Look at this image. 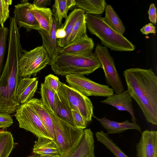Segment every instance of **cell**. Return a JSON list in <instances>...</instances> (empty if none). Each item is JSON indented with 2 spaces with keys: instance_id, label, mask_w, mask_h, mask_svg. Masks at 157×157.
Returning a JSON list of instances; mask_svg holds the SVG:
<instances>
[{
  "instance_id": "obj_20",
  "label": "cell",
  "mask_w": 157,
  "mask_h": 157,
  "mask_svg": "<svg viewBox=\"0 0 157 157\" xmlns=\"http://www.w3.org/2000/svg\"><path fill=\"white\" fill-rule=\"evenodd\" d=\"M34 154L44 156H60L58 146L53 140L38 137L35 142L33 148Z\"/></svg>"
},
{
  "instance_id": "obj_39",
  "label": "cell",
  "mask_w": 157,
  "mask_h": 157,
  "mask_svg": "<svg viewBox=\"0 0 157 157\" xmlns=\"http://www.w3.org/2000/svg\"><path fill=\"white\" fill-rule=\"evenodd\" d=\"M56 35L57 39H63L66 37V33L64 30L60 27L57 29Z\"/></svg>"
},
{
  "instance_id": "obj_7",
  "label": "cell",
  "mask_w": 157,
  "mask_h": 157,
  "mask_svg": "<svg viewBox=\"0 0 157 157\" xmlns=\"http://www.w3.org/2000/svg\"><path fill=\"white\" fill-rule=\"evenodd\" d=\"M15 113L14 116L18 121L20 128L31 132L37 137L53 140L34 110L27 102L21 104Z\"/></svg>"
},
{
  "instance_id": "obj_27",
  "label": "cell",
  "mask_w": 157,
  "mask_h": 157,
  "mask_svg": "<svg viewBox=\"0 0 157 157\" xmlns=\"http://www.w3.org/2000/svg\"><path fill=\"white\" fill-rule=\"evenodd\" d=\"M105 11L104 18L106 22L116 31L123 35L125 30V27L113 8L110 5H107Z\"/></svg>"
},
{
  "instance_id": "obj_5",
  "label": "cell",
  "mask_w": 157,
  "mask_h": 157,
  "mask_svg": "<svg viewBox=\"0 0 157 157\" xmlns=\"http://www.w3.org/2000/svg\"><path fill=\"white\" fill-rule=\"evenodd\" d=\"M46 109L52 119L55 141L60 157H69L81 142L83 129L76 128L59 117L54 112Z\"/></svg>"
},
{
  "instance_id": "obj_18",
  "label": "cell",
  "mask_w": 157,
  "mask_h": 157,
  "mask_svg": "<svg viewBox=\"0 0 157 157\" xmlns=\"http://www.w3.org/2000/svg\"><path fill=\"white\" fill-rule=\"evenodd\" d=\"M94 47L93 39L88 36L63 48L59 47L57 51L62 54H82L92 52Z\"/></svg>"
},
{
  "instance_id": "obj_19",
  "label": "cell",
  "mask_w": 157,
  "mask_h": 157,
  "mask_svg": "<svg viewBox=\"0 0 157 157\" xmlns=\"http://www.w3.org/2000/svg\"><path fill=\"white\" fill-rule=\"evenodd\" d=\"M60 27L53 17L52 26L49 33L42 29L37 30L42 38V45L51 58L56 52L59 47L56 33L57 29Z\"/></svg>"
},
{
  "instance_id": "obj_26",
  "label": "cell",
  "mask_w": 157,
  "mask_h": 157,
  "mask_svg": "<svg viewBox=\"0 0 157 157\" xmlns=\"http://www.w3.org/2000/svg\"><path fill=\"white\" fill-rule=\"evenodd\" d=\"M85 14L82 15L76 22L67 39L66 45L88 37Z\"/></svg>"
},
{
  "instance_id": "obj_38",
  "label": "cell",
  "mask_w": 157,
  "mask_h": 157,
  "mask_svg": "<svg viewBox=\"0 0 157 157\" xmlns=\"http://www.w3.org/2000/svg\"><path fill=\"white\" fill-rule=\"evenodd\" d=\"M51 1V0H35L33 4L39 7L45 8L50 4Z\"/></svg>"
},
{
  "instance_id": "obj_41",
  "label": "cell",
  "mask_w": 157,
  "mask_h": 157,
  "mask_svg": "<svg viewBox=\"0 0 157 157\" xmlns=\"http://www.w3.org/2000/svg\"></svg>"
},
{
  "instance_id": "obj_31",
  "label": "cell",
  "mask_w": 157,
  "mask_h": 157,
  "mask_svg": "<svg viewBox=\"0 0 157 157\" xmlns=\"http://www.w3.org/2000/svg\"><path fill=\"white\" fill-rule=\"evenodd\" d=\"M9 29L4 26L0 27V76L3 69L4 58L6 50V43Z\"/></svg>"
},
{
  "instance_id": "obj_4",
  "label": "cell",
  "mask_w": 157,
  "mask_h": 157,
  "mask_svg": "<svg viewBox=\"0 0 157 157\" xmlns=\"http://www.w3.org/2000/svg\"><path fill=\"white\" fill-rule=\"evenodd\" d=\"M86 27L106 48L112 50L131 52L135 46L123 35L116 31L100 15L85 13Z\"/></svg>"
},
{
  "instance_id": "obj_15",
  "label": "cell",
  "mask_w": 157,
  "mask_h": 157,
  "mask_svg": "<svg viewBox=\"0 0 157 157\" xmlns=\"http://www.w3.org/2000/svg\"><path fill=\"white\" fill-rule=\"evenodd\" d=\"M27 102L33 108L41 120L47 132L50 137L56 142L52 119L41 100L34 98Z\"/></svg>"
},
{
  "instance_id": "obj_36",
  "label": "cell",
  "mask_w": 157,
  "mask_h": 157,
  "mask_svg": "<svg viewBox=\"0 0 157 157\" xmlns=\"http://www.w3.org/2000/svg\"><path fill=\"white\" fill-rule=\"evenodd\" d=\"M148 13L149 20L152 23L155 25L157 21L156 8L154 3L151 4Z\"/></svg>"
},
{
  "instance_id": "obj_21",
  "label": "cell",
  "mask_w": 157,
  "mask_h": 157,
  "mask_svg": "<svg viewBox=\"0 0 157 157\" xmlns=\"http://www.w3.org/2000/svg\"><path fill=\"white\" fill-rule=\"evenodd\" d=\"M30 8L41 29L49 33L53 23V14L51 9L39 7L33 4H31Z\"/></svg>"
},
{
  "instance_id": "obj_1",
  "label": "cell",
  "mask_w": 157,
  "mask_h": 157,
  "mask_svg": "<svg viewBox=\"0 0 157 157\" xmlns=\"http://www.w3.org/2000/svg\"><path fill=\"white\" fill-rule=\"evenodd\" d=\"M123 75L127 90L137 103L147 122L157 125V77L151 68H132Z\"/></svg>"
},
{
  "instance_id": "obj_24",
  "label": "cell",
  "mask_w": 157,
  "mask_h": 157,
  "mask_svg": "<svg viewBox=\"0 0 157 157\" xmlns=\"http://www.w3.org/2000/svg\"><path fill=\"white\" fill-rule=\"evenodd\" d=\"M85 14L81 9L76 8L73 10L67 16L60 27L63 28L66 33V37L63 39H57L59 47L63 48L66 45L67 39L71 33L74 25L77 20L82 15Z\"/></svg>"
},
{
  "instance_id": "obj_35",
  "label": "cell",
  "mask_w": 157,
  "mask_h": 157,
  "mask_svg": "<svg viewBox=\"0 0 157 157\" xmlns=\"http://www.w3.org/2000/svg\"><path fill=\"white\" fill-rule=\"evenodd\" d=\"M13 123V119L10 114L0 113V128H6Z\"/></svg>"
},
{
  "instance_id": "obj_13",
  "label": "cell",
  "mask_w": 157,
  "mask_h": 157,
  "mask_svg": "<svg viewBox=\"0 0 157 157\" xmlns=\"http://www.w3.org/2000/svg\"><path fill=\"white\" fill-rule=\"evenodd\" d=\"M132 98L128 90H124L121 93L117 94L107 97L101 101L103 104L110 105L120 111H126L131 116L132 122H136L137 120L132 104Z\"/></svg>"
},
{
  "instance_id": "obj_14",
  "label": "cell",
  "mask_w": 157,
  "mask_h": 157,
  "mask_svg": "<svg viewBox=\"0 0 157 157\" xmlns=\"http://www.w3.org/2000/svg\"><path fill=\"white\" fill-rule=\"evenodd\" d=\"M38 82L36 77L20 78L16 88V95L20 105L32 98L37 90Z\"/></svg>"
},
{
  "instance_id": "obj_33",
  "label": "cell",
  "mask_w": 157,
  "mask_h": 157,
  "mask_svg": "<svg viewBox=\"0 0 157 157\" xmlns=\"http://www.w3.org/2000/svg\"><path fill=\"white\" fill-rule=\"evenodd\" d=\"M61 83V82L57 76L50 74L45 76L43 83L55 94H56L58 92Z\"/></svg>"
},
{
  "instance_id": "obj_3",
  "label": "cell",
  "mask_w": 157,
  "mask_h": 157,
  "mask_svg": "<svg viewBox=\"0 0 157 157\" xmlns=\"http://www.w3.org/2000/svg\"><path fill=\"white\" fill-rule=\"evenodd\" d=\"M50 65L55 73L65 76L71 75H88L102 68L99 60L92 52L71 54H62L57 51L51 58Z\"/></svg>"
},
{
  "instance_id": "obj_29",
  "label": "cell",
  "mask_w": 157,
  "mask_h": 157,
  "mask_svg": "<svg viewBox=\"0 0 157 157\" xmlns=\"http://www.w3.org/2000/svg\"><path fill=\"white\" fill-rule=\"evenodd\" d=\"M97 140L104 145L116 157H128L113 142L108 135L102 131L95 133Z\"/></svg>"
},
{
  "instance_id": "obj_32",
  "label": "cell",
  "mask_w": 157,
  "mask_h": 157,
  "mask_svg": "<svg viewBox=\"0 0 157 157\" xmlns=\"http://www.w3.org/2000/svg\"><path fill=\"white\" fill-rule=\"evenodd\" d=\"M11 0H0V27L4 24L10 16L9 6L12 4Z\"/></svg>"
},
{
  "instance_id": "obj_9",
  "label": "cell",
  "mask_w": 157,
  "mask_h": 157,
  "mask_svg": "<svg viewBox=\"0 0 157 157\" xmlns=\"http://www.w3.org/2000/svg\"><path fill=\"white\" fill-rule=\"evenodd\" d=\"M65 78L70 86L86 96L108 97L114 94L113 89L109 86L96 83L84 75H71Z\"/></svg>"
},
{
  "instance_id": "obj_25",
  "label": "cell",
  "mask_w": 157,
  "mask_h": 157,
  "mask_svg": "<svg viewBox=\"0 0 157 157\" xmlns=\"http://www.w3.org/2000/svg\"><path fill=\"white\" fill-rule=\"evenodd\" d=\"M78 8L86 13L100 15L104 12L107 3L105 0H76Z\"/></svg>"
},
{
  "instance_id": "obj_6",
  "label": "cell",
  "mask_w": 157,
  "mask_h": 157,
  "mask_svg": "<svg viewBox=\"0 0 157 157\" xmlns=\"http://www.w3.org/2000/svg\"><path fill=\"white\" fill-rule=\"evenodd\" d=\"M51 58L43 46L29 51L24 50L18 63V69L21 78L35 76L47 65H51Z\"/></svg>"
},
{
  "instance_id": "obj_2",
  "label": "cell",
  "mask_w": 157,
  "mask_h": 157,
  "mask_svg": "<svg viewBox=\"0 0 157 157\" xmlns=\"http://www.w3.org/2000/svg\"><path fill=\"white\" fill-rule=\"evenodd\" d=\"M8 42L6 59L0 76V113L10 114L14 113L21 105L17 101L16 93L21 78L18 63L24 50L19 35L10 34Z\"/></svg>"
},
{
  "instance_id": "obj_8",
  "label": "cell",
  "mask_w": 157,
  "mask_h": 157,
  "mask_svg": "<svg viewBox=\"0 0 157 157\" xmlns=\"http://www.w3.org/2000/svg\"><path fill=\"white\" fill-rule=\"evenodd\" d=\"M94 53L99 60L105 75L106 83L117 94L124 90L123 84L116 70L114 59L107 48L98 44Z\"/></svg>"
},
{
  "instance_id": "obj_40",
  "label": "cell",
  "mask_w": 157,
  "mask_h": 157,
  "mask_svg": "<svg viewBox=\"0 0 157 157\" xmlns=\"http://www.w3.org/2000/svg\"><path fill=\"white\" fill-rule=\"evenodd\" d=\"M58 156H42V155H39V154H34L33 155H29L26 157H56Z\"/></svg>"
},
{
  "instance_id": "obj_30",
  "label": "cell",
  "mask_w": 157,
  "mask_h": 157,
  "mask_svg": "<svg viewBox=\"0 0 157 157\" xmlns=\"http://www.w3.org/2000/svg\"><path fill=\"white\" fill-rule=\"evenodd\" d=\"M40 93L41 100L44 107L54 113L55 93L43 83L41 84Z\"/></svg>"
},
{
  "instance_id": "obj_37",
  "label": "cell",
  "mask_w": 157,
  "mask_h": 157,
  "mask_svg": "<svg viewBox=\"0 0 157 157\" xmlns=\"http://www.w3.org/2000/svg\"><path fill=\"white\" fill-rule=\"evenodd\" d=\"M140 30L142 34L145 35L150 33L155 34L156 33L155 27L152 23H149L145 25Z\"/></svg>"
},
{
  "instance_id": "obj_11",
  "label": "cell",
  "mask_w": 157,
  "mask_h": 157,
  "mask_svg": "<svg viewBox=\"0 0 157 157\" xmlns=\"http://www.w3.org/2000/svg\"><path fill=\"white\" fill-rule=\"evenodd\" d=\"M31 4L28 1H22L15 5L13 11V17L19 28H25L27 32L41 29L30 10Z\"/></svg>"
},
{
  "instance_id": "obj_28",
  "label": "cell",
  "mask_w": 157,
  "mask_h": 157,
  "mask_svg": "<svg viewBox=\"0 0 157 157\" xmlns=\"http://www.w3.org/2000/svg\"><path fill=\"white\" fill-rule=\"evenodd\" d=\"M17 144L10 132H0V157H8Z\"/></svg>"
},
{
  "instance_id": "obj_34",
  "label": "cell",
  "mask_w": 157,
  "mask_h": 157,
  "mask_svg": "<svg viewBox=\"0 0 157 157\" xmlns=\"http://www.w3.org/2000/svg\"><path fill=\"white\" fill-rule=\"evenodd\" d=\"M71 113L74 126L79 129L86 128L88 123L82 116L73 109L71 110Z\"/></svg>"
},
{
  "instance_id": "obj_22",
  "label": "cell",
  "mask_w": 157,
  "mask_h": 157,
  "mask_svg": "<svg viewBox=\"0 0 157 157\" xmlns=\"http://www.w3.org/2000/svg\"><path fill=\"white\" fill-rule=\"evenodd\" d=\"M54 113L59 117L74 126L71 110L60 87L57 93L55 94Z\"/></svg>"
},
{
  "instance_id": "obj_10",
  "label": "cell",
  "mask_w": 157,
  "mask_h": 157,
  "mask_svg": "<svg viewBox=\"0 0 157 157\" xmlns=\"http://www.w3.org/2000/svg\"><path fill=\"white\" fill-rule=\"evenodd\" d=\"M60 88L70 109L78 112L87 123L90 122L93 116V106L90 99L75 89L62 82Z\"/></svg>"
},
{
  "instance_id": "obj_16",
  "label": "cell",
  "mask_w": 157,
  "mask_h": 157,
  "mask_svg": "<svg viewBox=\"0 0 157 157\" xmlns=\"http://www.w3.org/2000/svg\"><path fill=\"white\" fill-rule=\"evenodd\" d=\"M93 133L90 128L83 129L82 140L69 157H95Z\"/></svg>"
},
{
  "instance_id": "obj_17",
  "label": "cell",
  "mask_w": 157,
  "mask_h": 157,
  "mask_svg": "<svg viewBox=\"0 0 157 157\" xmlns=\"http://www.w3.org/2000/svg\"><path fill=\"white\" fill-rule=\"evenodd\" d=\"M94 117L106 130L108 135L119 133L131 129L141 132L140 126L136 122H130L127 120L121 122H118L112 121L105 117L101 118Z\"/></svg>"
},
{
  "instance_id": "obj_23",
  "label": "cell",
  "mask_w": 157,
  "mask_h": 157,
  "mask_svg": "<svg viewBox=\"0 0 157 157\" xmlns=\"http://www.w3.org/2000/svg\"><path fill=\"white\" fill-rule=\"evenodd\" d=\"M76 0H55L52 6L53 17L61 26L63 18L66 19L68 10L76 5Z\"/></svg>"
},
{
  "instance_id": "obj_12",
  "label": "cell",
  "mask_w": 157,
  "mask_h": 157,
  "mask_svg": "<svg viewBox=\"0 0 157 157\" xmlns=\"http://www.w3.org/2000/svg\"><path fill=\"white\" fill-rule=\"evenodd\" d=\"M136 149V157H157V132L144 131Z\"/></svg>"
}]
</instances>
